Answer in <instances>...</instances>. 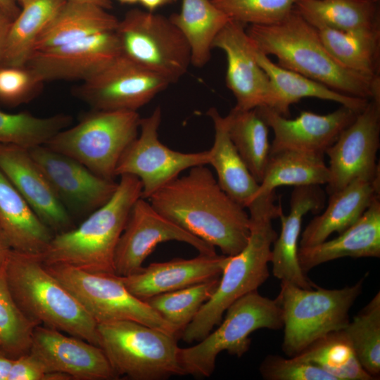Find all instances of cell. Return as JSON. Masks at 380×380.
<instances>
[{
    "instance_id": "obj_3",
    "label": "cell",
    "mask_w": 380,
    "mask_h": 380,
    "mask_svg": "<svg viewBox=\"0 0 380 380\" xmlns=\"http://www.w3.org/2000/svg\"><path fill=\"white\" fill-rule=\"evenodd\" d=\"M274 193L255 197L247 206L250 236L246 246L229 256L215 291L181 332L186 343L200 341L222 320L227 309L243 296L264 284L270 276L272 244L277 234L272 222L282 213Z\"/></svg>"
},
{
    "instance_id": "obj_10",
    "label": "cell",
    "mask_w": 380,
    "mask_h": 380,
    "mask_svg": "<svg viewBox=\"0 0 380 380\" xmlns=\"http://www.w3.org/2000/svg\"><path fill=\"white\" fill-rule=\"evenodd\" d=\"M115 32L122 54L171 84L177 82L191 64L184 37L163 15L130 10L119 20Z\"/></svg>"
},
{
    "instance_id": "obj_32",
    "label": "cell",
    "mask_w": 380,
    "mask_h": 380,
    "mask_svg": "<svg viewBox=\"0 0 380 380\" xmlns=\"http://www.w3.org/2000/svg\"><path fill=\"white\" fill-rule=\"evenodd\" d=\"M324 156L291 149L270 153L263 178L254 197L274 192L281 186L327 184L330 173Z\"/></svg>"
},
{
    "instance_id": "obj_18",
    "label": "cell",
    "mask_w": 380,
    "mask_h": 380,
    "mask_svg": "<svg viewBox=\"0 0 380 380\" xmlns=\"http://www.w3.org/2000/svg\"><path fill=\"white\" fill-rule=\"evenodd\" d=\"M30 353L48 371L66 374L71 379H119L101 348L53 328L35 327Z\"/></svg>"
},
{
    "instance_id": "obj_52",
    "label": "cell",
    "mask_w": 380,
    "mask_h": 380,
    "mask_svg": "<svg viewBox=\"0 0 380 380\" xmlns=\"http://www.w3.org/2000/svg\"><path fill=\"white\" fill-rule=\"evenodd\" d=\"M373 4H378L380 0H366Z\"/></svg>"
},
{
    "instance_id": "obj_46",
    "label": "cell",
    "mask_w": 380,
    "mask_h": 380,
    "mask_svg": "<svg viewBox=\"0 0 380 380\" xmlns=\"http://www.w3.org/2000/svg\"><path fill=\"white\" fill-rule=\"evenodd\" d=\"M12 250L8 240L0 226V270L5 265Z\"/></svg>"
},
{
    "instance_id": "obj_28",
    "label": "cell",
    "mask_w": 380,
    "mask_h": 380,
    "mask_svg": "<svg viewBox=\"0 0 380 380\" xmlns=\"http://www.w3.org/2000/svg\"><path fill=\"white\" fill-rule=\"evenodd\" d=\"M118 22L115 15L99 6L66 0L39 36L32 53L115 30Z\"/></svg>"
},
{
    "instance_id": "obj_49",
    "label": "cell",
    "mask_w": 380,
    "mask_h": 380,
    "mask_svg": "<svg viewBox=\"0 0 380 380\" xmlns=\"http://www.w3.org/2000/svg\"><path fill=\"white\" fill-rule=\"evenodd\" d=\"M68 1L90 3V4L99 6L106 10L111 8L113 6L111 0H68Z\"/></svg>"
},
{
    "instance_id": "obj_35",
    "label": "cell",
    "mask_w": 380,
    "mask_h": 380,
    "mask_svg": "<svg viewBox=\"0 0 380 380\" xmlns=\"http://www.w3.org/2000/svg\"><path fill=\"white\" fill-rule=\"evenodd\" d=\"M66 0H31L13 20L6 40L3 65H25L34 44Z\"/></svg>"
},
{
    "instance_id": "obj_2",
    "label": "cell",
    "mask_w": 380,
    "mask_h": 380,
    "mask_svg": "<svg viewBox=\"0 0 380 380\" xmlns=\"http://www.w3.org/2000/svg\"><path fill=\"white\" fill-rule=\"evenodd\" d=\"M253 45L277 58V64L341 94L380 100V76L369 77L338 63L324 46L317 30L293 8L281 20L246 28Z\"/></svg>"
},
{
    "instance_id": "obj_29",
    "label": "cell",
    "mask_w": 380,
    "mask_h": 380,
    "mask_svg": "<svg viewBox=\"0 0 380 380\" xmlns=\"http://www.w3.org/2000/svg\"><path fill=\"white\" fill-rule=\"evenodd\" d=\"M208 115L213 122L214 142L208 151V165L213 167L221 189L245 208L253 199L259 184L253 177L232 142L225 118L215 108Z\"/></svg>"
},
{
    "instance_id": "obj_17",
    "label": "cell",
    "mask_w": 380,
    "mask_h": 380,
    "mask_svg": "<svg viewBox=\"0 0 380 380\" xmlns=\"http://www.w3.org/2000/svg\"><path fill=\"white\" fill-rule=\"evenodd\" d=\"M121 54L115 30L97 33L51 49L34 52L25 65L44 82L58 80L82 82Z\"/></svg>"
},
{
    "instance_id": "obj_4",
    "label": "cell",
    "mask_w": 380,
    "mask_h": 380,
    "mask_svg": "<svg viewBox=\"0 0 380 380\" xmlns=\"http://www.w3.org/2000/svg\"><path fill=\"white\" fill-rule=\"evenodd\" d=\"M113 196L77 227L53 235L40 255L46 265L63 264L99 274H115L114 255L134 202L141 197L139 179L120 176Z\"/></svg>"
},
{
    "instance_id": "obj_27",
    "label": "cell",
    "mask_w": 380,
    "mask_h": 380,
    "mask_svg": "<svg viewBox=\"0 0 380 380\" xmlns=\"http://www.w3.org/2000/svg\"><path fill=\"white\" fill-rule=\"evenodd\" d=\"M0 226L13 250L33 255H42L54 235L1 170Z\"/></svg>"
},
{
    "instance_id": "obj_1",
    "label": "cell",
    "mask_w": 380,
    "mask_h": 380,
    "mask_svg": "<svg viewBox=\"0 0 380 380\" xmlns=\"http://www.w3.org/2000/svg\"><path fill=\"white\" fill-rule=\"evenodd\" d=\"M147 200L165 217L223 255L239 253L248 241V213L221 189L205 165L190 168Z\"/></svg>"
},
{
    "instance_id": "obj_31",
    "label": "cell",
    "mask_w": 380,
    "mask_h": 380,
    "mask_svg": "<svg viewBox=\"0 0 380 380\" xmlns=\"http://www.w3.org/2000/svg\"><path fill=\"white\" fill-rule=\"evenodd\" d=\"M169 18L184 37L191 63L198 68L208 62L215 38L230 20L212 0H182L180 11Z\"/></svg>"
},
{
    "instance_id": "obj_6",
    "label": "cell",
    "mask_w": 380,
    "mask_h": 380,
    "mask_svg": "<svg viewBox=\"0 0 380 380\" xmlns=\"http://www.w3.org/2000/svg\"><path fill=\"white\" fill-rule=\"evenodd\" d=\"M218 325L198 343L179 348V361L184 375L209 377L222 351L241 357L249 350V336L253 331L283 328V311L277 297L271 299L254 291L234 302Z\"/></svg>"
},
{
    "instance_id": "obj_24",
    "label": "cell",
    "mask_w": 380,
    "mask_h": 380,
    "mask_svg": "<svg viewBox=\"0 0 380 380\" xmlns=\"http://www.w3.org/2000/svg\"><path fill=\"white\" fill-rule=\"evenodd\" d=\"M329 196L325 210L316 215L303 232L299 247L318 244L332 233L339 234L353 225L380 198V174L357 178Z\"/></svg>"
},
{
    "instance_id": "obj_23",
    "label": "cell",
    "mask_w": 380,
    "mask_h": 380,
    "mask_svg": "<svg viewBox=\"0 0 380 380\" xmlns=\"http://www.w3.org/2000/svg\"><path fill=\"white\" fill-rule=\"evenodd\" d=\"M326 201L325 192L320 185L295 186L291 193L290 211L283 212L279 218L281 232L274 240L271 252L270 262L272 274L282 282L303 289H312L313 284L302 270L298 258V240L302 220L308 213H319Z\"/></svg>"
},
{
    "instance_id": "obj_16",
    "label": "cell",
    "mask_w": 380,
    "mask_h": 380,
    "mask_svg": "<svg viewBox=\"0 0 380 380\" xmlns=\"http://www.w3.org/2000/svg\"><path fill=\"white\" fill-rule=\"evenodd\" d=\"M29 151L70 215L88 216L114 194L118 182L94 173L77 160L42 145Z\"/></svg>"
},
{
    "instance_id": "obj_7",
    "label": "cell",
    "mask_w": 380,
    "mask_h": 380,
    "mask_svg": "<svg viewBox=\"0 0 380 380\" xmlns=\"http://www.w3.org/2000/svg\"><path fill=\"white\" fill-rule=\"evenodd\" d=\"M362 289V280L338 289H307L281 281L277 298L283 311L284 353L294 357L317 339L343 329Z\"/></svg>"
},
{
    "instance_id": "obj_47",
    "label": "cell",
    "mask_w": 380,
    "mask_h": 380,
    "mask_svg": "<svg viewBox=\"0 0 380 380\" xmlns=\"http://www.w3.org/2000/svg\"><path fill=\"white\" fill-rule=\"evenodd\" d=\"M0 8L13 20L20 11L15 0H0Z\"/></svg>"
},
{
    "instance_id": "obj_42",
    "label": "cell",
    "mask_w": 380,
    "mask_h": 380,
    "mask_svg": "<svg viewBox=\"0 0 380 380\" xmlns=\"http://www.w3.org/2000/svg\"><path fill=\"white\" fill-rule=\"evenodd\" d=\"M44 82L27 65L0 67V103L17 106L32 100Z\"/></svg>"
},
{
    "instance_id": "obj_15",
    "label": "cell",
    "mask_w": 380,
    "mask_h": 380,
    "mask_svg": "<svg viewBox=\"0 0 380 380\" xmlns=\"http://www.w3.org/2000/svg\"><path fill=\"white\" fill-rule=\"evenodd\" d=\"M379 146L380 100L372 99L325 152L330 173L326 193L338 191L357 178L380 174Z\"/></svg>"
},
{
    "instance_id": "obj_38",
    "label": "cell",
    "mask_w": 380,
    "mask_h": 380,
    "mask_svg": "<svg viewBox=\"0 0 380 380\" xmlns=\"http://www.w3.org/2000/svg\"><path fill=\"white\" fill-rule=\"evenodd\" d=\"M362 367L374 379L380 373V293L343 329Z\"/></svg>"
},
{
    "instance_id": "obj_25",
    "label": "cell",
    "mask_w": 380,
    "mask_h": 380,
    "mask_svg": "<svg viewBox=\"0 0 380 380\" xmlns=\"http://www.w3.org/2000/svg\"><path fill=\"white\" fill-rule=\"evenodd\" d=\"M344 257H380L379 198L336 238L311 246L299 247L298 251V262L305 273L321 264Z\"/></svg>"
},
{
    "instance_id": "obj_51",
    "label": "cell",
    "mask_w": 380,
    "mask_h": 380,
    "mask_svg": "<svg viewBox=\"0 0 380 380\" xmlns=\"http://www.w3.org/2000/svg\"><path fill=\"white\" fill-rule=\"evenodd\" d=\"M22 7L31 0H15Z\"/></svg>"
},
{
    "instance_id": "obj_33",
    "label": "cell",
    "mask_w": 380,
    "mask_h": 380,
    "mask_svg": "<svg viewBox=\"0 0 380 380\" xmlns=\"http://www.w3.org/2000/svg\"><path fill=\"white\" fill-rule=\"evenodd\" d=\"M229 137L250 172L260 184L270 153L269 127L257 108H233L224 117Z\"/></svg>"
},
{
    "instance_id": "obj_11",
    "label": "cell",
    "mask_w": 380,
    "mask_h": 380,
    "mask_svg": "<svg viewBox=\"0 0 380 380\" xmlns=\"http://www.w3.org/2000/svg\"><path fill=\"white\" fill-rule=\"evenodd\" d=\"M44 265L97 324L129 320L177 337L179 334L148 303L132 295L118 276L91 273L63 264Z\"/></svg>"
},
{
    "instance_id": "obj_26",
    "label": "cell",
    "mask_w": 380,
    "mask_h": 380,
    "mask_svg": "<svg viewBox=\"0 0 380 380\" xmlns=\"http://www.w3.org/2000/svg\"><path fill=\"white\" fill-rule=\"evenodd\" d=\"M254 52L258 63L270 81V94L265 106L281 115H289L290 106L304 98L334 101L357 111L363 110L369 101L341 94L322 83L284 68L255 46Z\"/></svg>"
},
{
    "instance_id": "obj_8",
    "label": "cell",
    "mask_w": 380,
    "mask_h": 380,
    "mask_svg": "<svg viewBox=\"0 0 380 380\" xmlns=\"http://www.w3.org/2000/svg\"><path fill=\"white\" fill-rule=\"evenodd\" d=\"M141 118L137 111L92 109L44 146L77 160L103 178L114 180L120 157L138 135Z\"/></svg>"
},
{
    "instance_id": "obj_40",
    "label": "cell",
    "mask_w": 380,
    "mask_h": 380,
    "mask_svg": "<svg viewBox=\"0 0 380 380\" xmlns=\"http://www.w3.org/2000/svg\"><path fill=\"white\" fill-rule=\"evenodd\" d=\"M37 326L15 302L6 281L4 265L0 270V350L12 358L30 353Z\"/></svg>"
},
{
    "instance_id": "obj_5",
    "label": "cell",
    "mask_w": 380,
    "mask_h": 380,
    "mask_svg": "<svg viewBox=\"0 0 380 380\" xmlns=\"http://www.w3.org/2000/svg\"><path fill=\"white\" fill-rule=\"evenodd\" d=\"M5 273L15 302L28 319L100 347L98 324L39 255L12 250Z\"/></svg>"
},
{
    "instance_id": "obj_13",
    "label": "cell",
    "mask_w": 380,
    "mask_h": 380,
    "mask_svg": "<svg viewBox=\"0 0 380 380\" xmlns=\"http://www.w3.org/2000/svg\"><path fill=\"white\" fill-rule=\"evenodd\" d=\"M170 84L121 53L73 94L92 109L137 111Z\"/></svg>"
},
{
    "instance_id": "obj_45",
    "label": "cell",
    "mask_w": 380,
    "mask_h": 380,
    "mask_svg": "<svg viewBox=\"0 0 380 380\" xmlns=\"http://www.w3.org/2000/svg\"><path fill=\"white\" fill-rule=\"evenodd\" d=\"M13 19L0 8V67L3 65L6 40Z\"/></svg>"
},
{
    "instance_id": "obj_30",
    "label": "cell",
    "mask_w": 380,
    "mask_h": 380,
    "mask_svg": "<svg viewBox=\"0 0 380 380\" xmlns=\"http://www.w3.org/2000/svg\"><path fill=\"white\" fill-rule=\"evenodd\" d=\"M316 29L327 50L342 66L369 77L380 76V26L351 30Z\"/></svg>"
},
{
    "instance_id": "obj_41",
    "label": "cell",
    "mask_w": 380,
    "mask_h": 380,
    "mask_svg": "<svg viewBox=\"0 0 380 380\" xmlns=\"http://www.w3.org/2000/svg\"><path fill=\"white\" fill-rule=\"evenodd\" d=\"M299 0H212L230 19L247 25H271L284 18Z\"/></svg>"
},
{
    "instance_id": "obj_21",
    "label": "cell",
    "mask_w": 380,
    "mask_h": 380,
    "mask_svg": "<svg viewBox=\"0 0 380 380\" xmlns=\"http://www.w3.org/2000/svg\"><path fill=\"white\" fill-rule=\"evenodd\" d=\"M0 170L53 233L74 228L72 217L56 196L29 149L0 144Z\"/></svg>"
},
{
    "instance_id": "obj_36",
    "label": "cell",
    "mask_w": 380,
    "mask_h": 380,
    "mask_svg": "<svg viewBox=\"0 0 380 380\" xmlns=\"http://www.w3.org/2000/svg\"><path fill=\"white\" fill-rule=\"evenodd\" d=\"M296 357L323 369L336 380L374 379L360 365L343 329L317 339Z\"/></svg>"
},
{
    "instance_id": "obj_39",
    "label": "cell",
    "mask_w": 380,
    "mask_h": 380,
    "mask_svg": "<svg viewBox=\"0 0 380 380\" xmlns=\"http://www.w3.org/2000/svg\"><path fill=\"white\" fill-rule=\"evenodd\" d=\"M220 279L158 294L145 302L181 334L213 295Z\"/></svg>"
},
{
    "instance_id": "obj_20",
    "label": "cell",
    "mask_w": 380,
    "mask_h": 380,
    "mask_svg": "<svg viewBox=\"0 0 380 380\" xmlns=\"http://www.w3.org/2000/svg\"><path fill=\"white\" fill-rule=\"evenodd\" d=\"M246 28V25L230 19L212 45L226 55V84L236 99L234 108L239 110L266 106L270 89L269 78L255 58Z\"/></svg>"
},
{
    "instance_id": "obj_19",
    "label": "cell",
    "mask_w": 380,
    "mask_h": 380,
    "mask_svg": "<svg viewBox=\"0 0 380 380\" xmlns=\"http://www.w3.org/2000/svg\"><path fill=\"white\" fill-rule=\"evenodd\" d=\"M256 108L274 133L270 153L291 149L323 155L360 112L341 106L325 115L302 110L289 119L267 106Z\"/></svg>"
},
{
    "instance_id": "obj_48",
    "label": "cell",
    "mask_w": 380,
    "mask_h": 380,
    "mask_svg": "<svg viewBox=\"0 0 380 380\" xmlns=\"http://www.w3.org/2000/svg\"><path fill=\"white\" fill-rule=\"evenodd\" d=\"M177 0H139V3L148 11L154 12L159 7L175 2Z\"/></svg>"
},
{
    "instance_id": "obj_22",
    "label": "cell",
    "mask_w": 380,
    "mask_h": 380,
    "mask_svg": "<svg viewBox=\"0 0 380 380\" xmlns=\"http://www.w3.org/2000/svg\"><path fill=\"white\" fill-rule=\"evenodd\" d=\"M229 259L225 255H203L151 263L138 272L119 277L127 289L140 300L220 278Z\"/></svg>"
},
{
    "instance_id": "obj_9",
    "label": "cell",
    "mask_w": 380,
    "mask_h": 380,
    "mask_svg": "<svg viewBox=\"0 0 380 380\" xmlns=\"http://www.w3.org/2000/svg\"><path fill=\"white\" fill-rule=\"evenodd\" d=\"M100 347L118 377L161 380L184 375L177 336L134 321L98 324Z\"/></svg>"
},
{
    "instance_id": "obj_37",
    "label": "cell",
    "mask_w": 380,
    "mask_h": 380,
    "mask_svg": "<svg viewBox=\"0 0 380 380\" xmlns=\"http://www.w3.org/2000/svg\"><path fill=\"white\" fill-rule=\"evenodd\" d=\"M71 123L72 117L65 114L41 118L27 112L8 113L0 110V144L31 149L45 145Z\"/></svg>"
},
{
    "instance_id": "obj_12",
    "label": "cell",
    "mask_w": 380,
    "mask_h": 380,
    "mask_svg": "<svg viewBox=\"0 0 380 380\" xmlns=\"http://www.w3.org/2000/svg\"><path fill=\"white\" fill-rule=\"evenodd\" d=\"M161 109L157 107L148 117L141 118L140 133L123 152L115 175H133L141 183V197L152 194L179 177L183 171L198 165H208V151L184 153L161 143L158 128Z\"/></svg>"
},
{
    "instance_id": "obj_14",
    "label": "cell",
    "mask_w": 380,
    "mask_h": 380,
    "mask_svg": "<svg viewBox=\"0 0 380 380\" xmlns=\"http://www.w3.org/2000/svg\"><path fill=\"white\" fill-rule=\"evenodd\" d=\"M170 241L188 243L199 254H216L213 246L165 217L147 199L138 198L129 211L115 248V274L126 277L138 272L156 247L160 243Z\"/></svg>"
},
{
    "instance_id": "obj_50",
    "label": "cell",
    "mask_w": 380,
    "mask_h": 380,
    "mask_svg": "<svg viewBox=\"0 0 380 380\" xmlns=\"http://www.w3.org/2000/svg\"><path fill=\"white\" fill-rule=\"evenodd\" d=\"M122 4H134L139 1V0H118Z\"/></svg>"
},
{
    "instance_id": "obj_43",
    "label": "cell",
    "mask_w": 380,
    "mask_h": 380,
    "mask_svg": "<svg viewBox=\"0 0 380 380\" xmlns=\"http://www.w3.org/2000/svg\"><path fill=\"white\" fill-rule=\"evenodd\" d=\"M259 371L267 380H336L323 369L296 356L284 358L268 355L261 362Z\"/></svg>"
},
{
    "instance_id": "obj_44",
    "label": "cell",
    "mask_w": 380,
    "mask_h": 380,
    "mask_svg": "<svg viewBox=\"0 0 380 380\" xmlns=\"http://www.w3.org/2000/svg\"><path fill=\"white\" fill-rule=\"evenodd\" d=\"M66 374L51 372L32 353L12 358L0 350V380H70Z\"/></svg>"
},
{
    "instance_id": "obj_34",
    "label": "cell",
    "mask_w": 380,
    "mask_h": 380,
    "mask_svg": "<svg viewBox=\"0 0 380 380\" xmlns=\"http://www.w3.org/2000/svg\"><path fill=\"white\" fill-rule=\"evenodd\" d=\"M294 8L315 28L351 30L380 26L378 5L366 0H299Z\"/></svg>"
}]
</instances>
